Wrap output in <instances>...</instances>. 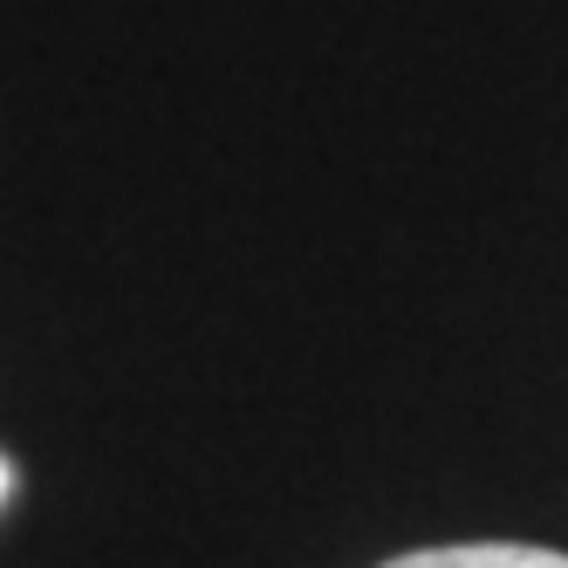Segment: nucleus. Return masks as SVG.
<instances>
[{
	"instance_id": "obj_1",
	"label": "nucleus",
	"mask_w": 568,
	"mask_h": 568,
	"mask_svg": "<svg viewBox=\"0 0 568 568\" xmlns=\"http://www.w3.org/2000/svg\"><path fill=\"white\" fill-rule=\"evenodd\" d=\"M384 568H568V555L561 548H535V541H453V548L390 555Z\"/></svg>"
},
{
	"instance_id": "obj_2",
	"label": "nucleus",
	"mask_w": 568,
	"mask_h": 568,
	"mask_svg": "<svg viewBox=\"0 0 568 568\" xmlns=\"http://www.w3.org/2000/svg\"><path fill=\"white\" fill-rule=\"evenodd\" d=\"M8 500H14V466H8V453H0V514H8Z\"/></svg>"
}]
</instances>
